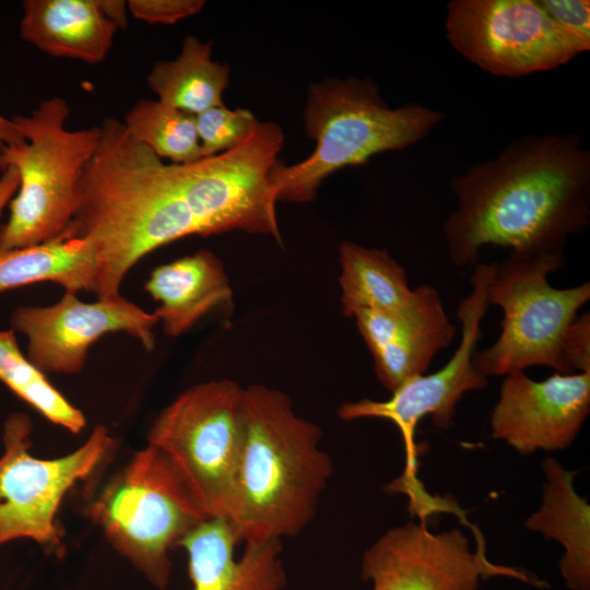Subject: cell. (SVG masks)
<instances>
[{
  "label": "cell",
  "mask_w": 590,
  "mask_h": 590,
  "mask_svg": "<svg viewBox=\"0 0 590 590\" xmlns=\"http://www.w3.org/2000/svg\"><path fill=\"white\" fill-rule=\"evenodd\" d=\"M542 505L526 528L553 539L565 548L559 570L570 590H590V506L574 488L575 471L547 457Z\"/></svg>",
  "instance_id": "19"
},
{
  "label": "cell",
  "mask_w": 590,
  "mask_h": 590,
  "mask_svg": "<svg viewBox=\"0 0 590 590\" xmlns=\"http://www.w3.org/2000/svg\"><path fill=\"white\" fill-rule=\"evenodd\" d=\"M203 157L229 151L244 143L260 122L246 108L212 107L194 116Z\"/></svg>",
  "instance_id": "25"
},
{
  "label": "cell",
  "mask_w": 590,
  "mask_h": 590,
  "mask_svg": "<svg viewBox=\"0 0 590 590\" xmlns=\"http://www.w3.org/2000/svg\"><path fill=\"white\" fill-rule=\"evenodd\" d=\"M0 381L51 423L72 434L85 427L84 414L22 354L12 329L0 330Z\"/></svg>",
  "instance_id": "24"
},
{
  "label": "cell",
  "mask_w": 590,
  "mask_h": 590,
  "mask_svg": "<svg viewBox=\"0 0 590 590\" xmlns=\"http://www.w3.org/2000/svg\"><path fill=\"white\" fill-rule=\"evenodd\" d=\"M457 208L444 223L449 257L474 263L484 246L564 252L590 223V152L578 135H523L452 177Z\"/></svg>",
  "instance_id": "2"
},
{
  "label": "cell",
  "mask_w": 590,
  "mask_h": 590,
  "mask_svg": "<svg viewBox=\"0 0 590 590\" xmlns=\"http://www.w3.org/2000/svg\"><path fill=\"white\" fill-rule=\"evenodd\" d=\"M564 262V252H510L504 261L494 262L487 299L502 308L504 317L495 343L473 356L477 371L486 377L506 376L530 366H547L558 374H573L564 341L579 309L590 299V283L553 287L547 275Z\"/></svg>",
  "instance_id": "7"
},
{
  "label": "cell",
  "mask_w": 590,
  "mask_h": 590,
  "mask_svg": "<svg viewBox=\"0 0 590 590\" xmlns=\"http://www.w3.org/2000/svg\"><path fill=\"white\" fill-rule=\"evenodd\" d=\"M244 388L229 379L196 385L155 418L148 444L175 468L208 518H226L240 451Z\"/></svg>",
  "instance_id": "8"
},
{
  "label": "cell",
  "mask_w": 590,
  "mask_h": 590,
  "mask_svg": "<svg viewBox=\"0 0 590 590\" xmlns=\"http://www.w3.org/2000/svg\"><path fill=\"white\" fill-rule=\"evenodd\" d=\"M118 31L98 0L23 2L22 39L54 57L99 63L107 57Z\"/></svg>",
  "instance_id": "17"
},
{
  "label": "cell",
  "mask_w": 590,
  "mask_h": 590,
  "mask_svg": "<svg viewBox=\"0 0 590 590\" xmlns=\"http://www.w3.org/2000/svg\"><path fill=\"white\" fill-rule=\"evenodd\" d=\"M32 420L11 414L3 425L0 456V546L25 539L58 553L62 530L58 511L66 494L90 477L108 458L115 441L106 427L96 426L69 455L36 458L32 447Z\"/></svg>",
  "instance_id": "9"
},
{
  "label": "cell",
  "mask_w": 590,
  "mask_h": 590,
  "mask_svg": "<svg viewBox=\"0 0 590 590\" xmlns=\"http://www.w3.org/2000/svg\"><path fill=\"white\" fill-rule=\"evenodd\" d=\"M589 412L590 371L554 373L540 381L514 371L502 384L491 429L522 456L559 450L573 444Z\"/></svg>",
  "instance_id": "14"
},
{
  "label": "cell",
  "mask_w": 590,
  "mask_h": 590,
  "mask_svg": "<svg viewBox=\"0 0 590 590\" xmlns=\"http://www.w3.org/2000/svg\"><path fill=\"white\" fill-rule=\"evenodd\" d=\"M157 323L154 312L121 295L86 303L67 291L51 306L17 307L10 320L13 331L26 335V357L34 366L44 374L66 375L83 369L88 347L106 333H128L153 350Z\"/></svg>",
  "instance_id": "13"
},
{
  "label": "cell",
  "mask_w": 590,
  "mask_h": 590,
  "mask_svg": "<svg viewBox=\"0 0 590 590\" xmlns=\"http://www.w3.org/2000/svg\"><path fill=\"white\" fill-rule=\"evenodd\" d=\"M415 290V300L403 310H361L353 316L371 353L376 377L391 392L424 375L457 332L438 291L428 284Z\"/></svg>",
  "instance_id": "15"
},
{
  "label": "cell",
  "mask_w": 590,
  "mask_h": 590,
  "mask_svg": "<svg viewBox=\"0 0 590 590\" xmlns=\"http://www.w3.org/2000/svg\"><path fill=\"white\" fill-rule=\"evenodd\" d=\"M238 543L223 517L205 519L181 540L192 590H284L287 577L281 558L282 541L246 544L236 559Z\"/></svg>",
  "instance_id": "16"
},
{
  "label": "cell",
  "mask_w": 590,
  "mask_h": 590,
  "mask_svg": "<svg viewBox=\"0 0 590 590\" xmlns=\"http://www.w3.org/2000/svg\"><path fill=\"white\" fill-rule=\"evenodd\" d=\"M492 576L546 585L522 569L491 563L482 547L472 552L458 528L436 534L413 521L388 530L368 547L361 571L373 590H479L481 580Z\"/></svg>",
  "instance_id": "12"
},
{
  "label": "cell",
  "mask_w": 590,
  "mask_h": 590,
  "mask_svg": "<svg viewBox=\"0 0 590 590\" xmlns=\"http://www.w3.org/2000/svg\"><path fill=\"white\" fill-rule=\"evenodd\" d=\"M445 30L456 51L497 76L553 70L581 54L535 0H452Z\"/></svg>",
  "instance_id": "10"
},
{
  "label": "cell",
  "mask_w": 590,
  "mask_h": 590,
  "mask_svg": "<svg viewBox=\"0 0 590 590\" xmlns=\"http://www.w3.org/2000/svg\"><path fill=\"white\" fill-rule=\"evenodd\" d=\"M339 262L341 305L346 317L361 310L400 311L416 298L403 267L386 249L344 240L339 247Z\"/></svg>",
  "instance_id": "21"
},
{
  "label": "cell",
  "mask_w": 590,
  "mask_h": 590,
  "mask_svg": "<svg viewBox=\"0 0 590 590\" xmlns=\"http://www.w3.org/2000/svg\"><path fill=\"white\" fill-rule=\"evenodd\" d=\"M99 126L67 228L96 247L97 299L119 296L135 263L187 236L241 231L282 243L270 178L284 143L276 123L259 122L237 148L187 164L163 162L122 121Z\"/></svg>",
  "instance_id": "1"
},
{
  "label": "cell",
  "mask_w": 590,
  "mask_h": 590,
  "mask_svg": "<svg viewBox=\"0 0 590 590\" xmlns=\"http://www.w3.org/2000/svg\"><path fill=\"white\" fill-rule=\"evenodd\" d=\"M25 139L15 127L12 118L8 119L0 115V156L4 148L20 143Z\"/></svg>",
  "instance_id": "31"
},
{
  "label": "cell",
  "mask_w": 590,
  "mask_h": 590,
  "mask_svg": "<svg viewBox=\"0 0 590 590\" xmlns=\"http://www.w3.org/2000/svg\"><path fill=\"white\" fill-rule=\"evenodd\" d=\"M85 516L161 590L172 575L170 550L209 519L166 456L149 444L103 486Z\"/></svg>",
  "instance_id": "6"
},
{
  "label": "cell",
  "mask_w": 590,
  "mask_h": 590,
  "mask_svg": "<svg viewBox=\"0 0 590 590\" xmlns=\"http://www.w3.org/2000/svg\"><path fill=\"white\" fill-rule=\"evenodd\" d=\"M107 17L118 27L123 30L127 26L128 4L123 0H98Z\"/></svg>",
  "instance_id": "30"
},
{
  "label": "cell",
  "mask_w": 590,
  "mask_h": 590,
  "mask_svg": "<svg viewBox=\"0 0 590 590\" xmlns=\"http://www.w3.org/2000/svg\"><path fill=\"white\" fill-rule=\"evenodd\" d=\"M66 99L51 97L27 116L12 120L24 141L3 149L0 169L19 172L10 216L0 227V252L50 240L70 225L80 181L101 138V126L69 130Z\"/></svg>",
  "instance_id": "5"
},
{
  "label": "cell",
  "mask_w": 590,
  "mask_h": 590,
  "mask_svg": "<svg viewBox=\"0 0 590 590\" xmlns=\"http://www.w3.org/2000/svg\"><path fill=\"white\" fill-rule=\"evenodd\" d=\"M241 444L226 519L245 544L299 534L316 515L333 472L321 429L281 390L244 388Z\"/></svg>",
  "instance_id": "3"
},
{
  "label": "cell",
  "mask_w": 590,
  "mask_h": 590,
  "mask_svg": "<svg viewBox=\"0 0 590 590\" xmlns=\"http://www.w3.org/2000/svg\"><path fill=\"white\" fill-rule=\"evenodd\" d=\"M494 263L479 264L472 274V290L460 302L457 317L461 321V339L451 358L439 370L415 377L392 392L390 399L375 401L362 399L345 402L338 410L343 421L382 418L400 430L405 449V480L414 479L416 450L414 433L418 422L429 415L434 425L448 429L453 422L457 403L467 391L482 390L487 377L473 366V356L482 337L481 323L489 307L487 286Z\"/></svg>",
  "instance_id": "11"
},
{
  "label": "cell",
  "mask_w": 590,
  "mask_h": 590,
  "mask_svg": "<svg viewBox=\"0 0 590 590\" xmlns=\"http://www.w3.org/2000/svg\"><path fill=\"white\" fill-rule=\"evenodd\" d=\"M564 354L573 371H590V312L578 315L570 323L564 341Z\"/></svg>",
  "instance_id": "28"
},
{
  "label": "cell",
  "mask_w": 590,
  "mask_h": 590,
  "mask_svg": "<svg viewBox=\"0 0 590 590\" xmlns=\"http://www.w3.org/2000/svg\"><path fill=\"white\" fill-rule=\"evenodd\" d=\"M19 186V172L12 166L2 169V175L0 177V215L4 206L8 205L16 194Z\"/></svg>",
  "instance_id": "29"
},
{
  "label": "cell",
  "mask_w": 590,
  "mask_h": 590,
  "mask_svg": "<svg viewBox=\"0 0 590 590\" xmlns=\"http://www.w3.org/2000/svg\"><path fill=\"white\" fill-rule=\"evenodd\" d=\"M122 123L132 138L162 160L187 164L203 157L194 116L158 99H140Z\"/></svg>",
  "instance_id": "23"
},
{
  "label": "cell",
  "mask_w": 590,
  "mask_h": 590,
  "mask_svg": "<svg viewBox=\"0 0 590 590\" xmlns=\"http://www.w3.org/2000/svg\"><path fill=\"white\" fill-rule=\"evenodd\" d=\"M228 80L229 67L211 58V42L189 35L176 59L153 66L148 85L160 102L196 116L224 105Z\"/></svg>",
  "instance_id": "22"
},
{
  "label": "cell",
  "mask_w": 590,
  "mask_h": 590,
  "mask_svg": "<svg viewBox=\"0 0 590 590\" xmlns=\"http://www.w3.org/2000/svg\"><path fill=\"white\" fill-rule=\"evenodd\" d=\"M144 288L160 303L154 314L170 337L185 333L233 297L222 262L206 249L155 268Z\"/></svg>",
  "instance_id": "18"
},
{
  "label": "cell",
  "mask_w": 590,
  "mask_h": 590,
  "mask_svg": "<svg viewBox=\"0 0 590 590\" xmlns=\"http://www.w3.org/2000/svg\"><path fill=\"white\" fill-rule=\"evenodd\" d=\"M553 21L577 45L580 52L590 49L589 0H541Z\"/></svg>",
  "instance_id": "26"
},
{
  "label": "cell",
  "mask_w": 590,
  "mask_h": 590,
  "mask_svg": "<svg viewBox=\"0 0 590 590\" xmlns=\"http://www.w3.org/2000/svg\"><path fill=\"white\" fill-rule=\"evenodd\" d=\"M442 119L440 111L418 103L389 107L369 79L311 83L303 120L316 146L305 160L292 165L279 161L272 168L278 201H312L328 176L365 164L379 153L412 146Z\"/></svg>",
  "instance_id": "4"
},
{
  "label": "cell",
  "mask_w": 590,
  "mask_h": 590,
  "mask_svg": "<svg viewBox=\"0 0 590 590\" xmlns=\"http://www.w3.org/2000/svg\"><path fill=\"white\" fill-rule=\"evenodd\" d=\"M98 253L92 241L70 235L42 244L0 252V293L50 281L64 291L95 294L98 278Z\"/></svg>",
  "instance_id": "20"
},
{
  "label": "cell",
  "mask_w": 590,
  "mask_h": 590,
  "mask_svg": "<svg viewBox=\"0 0 590 590\" xmlns=\"http://www.w3.org/2000/svg\"><path fill=\"white\" fill-rule=\"evenodd\" d=\"M129 13L151 24H174L198 14L204 7L202 0H129Z\"/></svg>",
  "instance_id": "27"
}]
</instances>
